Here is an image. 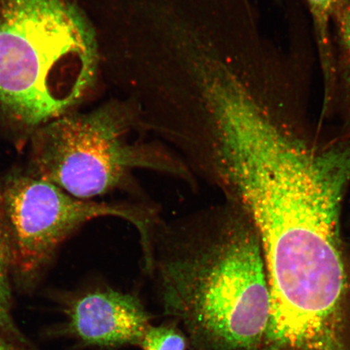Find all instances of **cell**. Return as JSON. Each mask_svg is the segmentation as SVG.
I'll return each mask as SVG.
<instances>
[{"label":"cell","instance_id":"obj_1","mask_svg":"<svg viewBox=\"0 0 350 350\" xmlns=\"http://www.w3.org/2000/svg\"><path fill=\"white\" fill-rule=\"evenodd\" d=\"M188 159L251 221L271 312L312 321L345 308L340 216L350 183V139L316 150L257 106L199 144Z\"/></svg>","mask_w":350,"mask_h":350},{"label":"cell","instance_id":"obj_10","mask_svg":"<svg viewBox=\"0 0 350 350\" xmlns=\"http://www.w3.org/2000/svg\"><path fill=\"white\" fill-rule=\"evenodd\" d=\"M141 345L144 350H185L186 340L174 328L150 325Z\"/></svg>","mask_w":350,"mask_h":350},{"label":"cell","instance_id":"obj_7","mask_svg":"<svg viewBox=\"0 0 350 350\" xmlns=\"http://www.w3.org/2000/svg\"><path fill=\"white\" fill-rule=\"evenodd\" d=\"M348 1L349 0H305L312 19L321 70L323 99L325 100L334 98L338 88V72L331 26L336 12Z\"/></svg>","mask_w":350,"mask_h":350},{"label":"cell","instance_id":"obj_3","mask_svg":"<svg viewBox=\"0 0 350 350\" xmlns=\"http://www.w3.org/2000/svg\"><path fill=\"white\" fill-rule=\"evenodd\" d=\"M97 30L76 0H0V126L29 139L97 85Z\"/></svg>","mask_w":350,"mask_h":350},{"label":"cell","instance_id":"obj_9","mask_svg":"<svg viewBox=\"0 0 350 350\" xmlns=\"http://www.w3.org/2000/svg\"><path fill=\"white\" fill-rule=\"evenodd\" d=\"M12 293L10 274L5 259L0 250V327L12 338L24 341L23 336L12 321L11 314Z\"/></svg>","mask_w":350,"mask_h":350},{"label":"cell","instance_id":"obj_8","mask_svg":"<svg viewBox=\"0 0 350 350\" xmlns=\"http://www.w3.org/2000/svg\"><path fill=\"white\" fill-rule=\"evenodd\" d=\"M332 25L335 31L338 53H336L338 81L350 102V1L345 3L336 12Z\"/></svg>","mask_w":350,"mask_h":350},{"label":"cell","instance_id":"obj_6","mask_svg":"<svg viewBox=\"0 0 350 350\" xmlns=\"http://www.w3.org/2000/svg\"><path fill=\"white\" fill-rule=\"evenodd\" d=\"M63 332L96 347L142 344L150 316L137 297L109 288L74 295L64 303Z\"/></svg>","mask_w":350,"mask_h":350},{"label":"cell","instance_id":"obj_2","mask_svg":"<svg viewBox=\"0 0 350 350\" xmlns=\"http://www.w3.org/2000/svg\"><path fill=\"white\" fill-rule=\"evenodd\" d=\"M144 269L166 312L181 319L196 350H257L270 310L268 279L255 230L224 202L157 221Z\"/></svg>","mask_w":350,"mask_h":350},{"label":"cell","instance_id":"obj_5","mask_svg":"<svg viewBox=\"0 0 350 350\" xmlns=\"http://www.w3.org/2000/svg\"><path fill=\"white\" fill-rule=\"evenodd\" d=\"M122 219L137 229L146 246L159 218L152 208L76 198L28 172L0 178V250L10 278L27 290L42 278L59 247L86 223Z\"/></svg>","mask_w":350,"mask_h":350},{"label":"cell","instance_id":"obj_4","mask_svg":"<svg viewBox=\"0 0 350 350\" xmlns=\"http://www.w3.org/2000/svg\"><path fill=\"white\" fill-rule=\"evenodd\" d=\"M143 122L131 102L109 103L90 112L71 111L48 122L29 138V167L35 177L76 198L124 188L137 170L191 181L188 166L163 148L134 142Z\"/></svg>","mask_w":350,"mask_h":350},{"label":"cell","instance_id":"obj_11","mask_svg":"<svg viewBox=\"0 0 350 350\" xmlns=\"http://www.w3.org/2000/svg\"><path fill=\"white\" fill-rule=\"evenodd\" d=\"M0 350H16L12 347H11L10 345H8L5 342V341H3V340L0 339Z\"/></svg>","mask_w":350,"mask_h":350}]
</instances>
